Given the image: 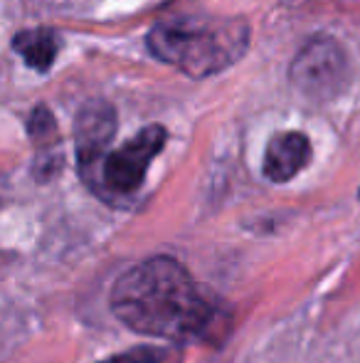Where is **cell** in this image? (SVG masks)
<instances>
[{
  "mask_svg": "<svg viewBox=\"0 0 360 363\" xmlns=\"http://www.w3.org/2000/svg\"><path fill=\"white\" fill-rule=\"evenodd\" d=\"M111 311L131 331L166 341L197 339L210 329L215 306L195 279L168 255L126 269L111 289Z\"/></svg>",
  "mask_w": 360,
  "mask_h": 363,
  "instance_id": "cell-1",
  "label": "cell"
},
{
  "mask_svg": "<svg viewBox=\"0 0 360 363\" xmlns=\"http://www.w3.org/2000/svg\"><path fill=\"white\" fill-rule=\"evenodd\" d=\"M28 129H30V136H33L40 146H54L57 144V124H54V116L50 114L45 106H40V109L33 111Z\"/></svg>",
  "mask_w": 360,
  "mask_h": 363,
  "instance_id": "cell-8",
  "label": "cell"
},
{
  "mask_svg": "<svg viewBox=\"0 0 360 363\" xmlns=\"http://www.w3.org/2000/svg\"><path fill=\"white\" fill-rule=\"evenodd\" d=\"M163 354L151 346H139V349H131L126 354H119V356H111L106 361H99V363H161Z\"/></svg>",
  "mask_w": 360,
  "mask_h": 363,
  "instance_id": "cell-9",
  "label": "cell"
},
{
  "mask_svg": "<svg viewBox=\"0 0 360 363\" xmlns=\"http://www.w3.org/2000/svg\"><path fill=\"white\" fill-rule=\"evenodd\" d=\"M311 161V141L306 134L298 131H284L277 134L267 146L265 153V176L272 183H286L296 173H301Z\"/></svg>",
  "mask_w": 360,
  "mask_h": 363,
  "instance_id": "cell-6",
  "label": "cell"
},
{
  "mask_svg": "<svg viewBox=\"0 0 360 363\" xmlns=\"http://www.w3.org/2000/svg\"><path fill=\"white\" fill-rule=\"evenodd\" d=\"M114 134L116 114L106 101H89L79 109L77 121H74V146H77V163L89 186L94 183L104 158L109 156L106 148Z\"/></svg>",
  "mask_w": 360,
  "mask_h": 363,
  "instance_id": "cell-5",
  "label": "cell"
},
{
  "mask_svg": "<svg viewBox=\"0 0 360 363\" xmlns=\"http://www.w3.org/2000/svg\"><path fill=\"white\" fill-rule=\"evenodd\" d=\"M151 55L187 77H210L232 67L250 48V28L237 18L187 15L158 23L146 38Z\"/></svg>",
  "mask_w": 360,
  "mask_h": 363,
  "instance_id": "cell-2",
  "label": "cell"
},
{
  "mask_svg": "<svg viewBox=\"0 0 360 363\" xmlns=\"http://www.w3.org/2000/svg\"><path fill=\"white\" fill-rule=\"evenodd\" d=\"M13 50L28 62V67L47 72L59 52V38L47 28L23 30L13 38Z\"/></svg>",
  "mask_w": 360,
  "mask_h": 363,
  "instance_id": "cell-7",
  "label": "cell"
},
{
  "mask_svg": "<svg viewBox=\"0 0 360 363\" xmlns=\"http://www.w3.org/2000/svg\"><path fill=\"white\" fill-rule=\"evenodd\" d=\"M163 146H166L163 126H146L134 139L126 141L119 151H111L104 158L94 183H91L94 193H101L106 201L136 193L141 188V183H144L151 161L163 151Z\"/></svg>",
  "mask_w": 360,
  "mask_h": 363,
  "instance_id": "cell-3",
  "label": "cell"
},
{
  "mask_svg": "<svg viewBox=\"0 0 360 363\" xmlns=\"http://www.w3.org/2000/svg\"><path fill=\"white\" fill-rule=\"evenodd\" d=\"M348 57L331 38H313L291 62V84L311 101H328L348 84Z\"/></svg>",
  "mask_w": 360,
  "mask_h": 363,
  "instance_id": "cell-4",
  "label": "cell"
}]
</instances>
